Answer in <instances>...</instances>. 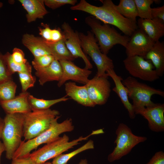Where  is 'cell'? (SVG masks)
Returning a JSON list of instances; mask_svg holds the SVG:
<instances>
[{
	"mask_svg": "<svg viewBox=\"0 0 164 164\" xmlns=\"http://www.w3.org/2000/svg\"><path fill=\"white\" fill-rule=\"evenodd\" d=\"M102 5L97 6L91 5L85 0L70 7L73 10L89 13L104 23L114 26L125 35L130 37L138 28L137 24L125 18L118 11L116 5L111 0H100Z\"/></svg>",
	"mask_w": 164,
	"mask_h": 164,
	"instance_id": "obj_1",
	"label": "cell"
},
{
	"mask_svg": "<svg viewBox=\"0 0 164 164\" xmlns=\"http://www.w3.org/2000/svg\"><path fill=\"white\" fill-rule=\"evenodd\" d=\"M60 117L57 116L50 127L38 136L26 142L23 141L15 153L12 159L29 156L32 150L36 149L41 145L50 142L59 138L61 134L73 131L74 126L72 119H67L59 123L57 120Z\"/></svg>",
	"mask_w": 164,
	"mask_h": 164,
	"instance_id": "obj_2",
	"label": "cell"
},
{
	"mask_svg": "<svg viewBox=\"0 0 164 164\" xmlns=\"http://www.w3.org/2000/svg\"><path fill=\"white\" fill-rule=\"evenodd\" d=\"M85 22L91 28L103 54L107 55L110 50L116 44L121 45L125 48L126 47L129 36L121 35L109 24H101L99 20L92 16L86 17Z\"/></svg>",
	"mask_w": 164,
	"mask_h": 164,
	"instance_id": "obj_3",
	"label": "cell"
},
{
	"mask_svg": "<svg viewBox=\"0 0 164 164\" xmlns=\"http://www.w3.org/2000/svg\"><path fill=\"white\" fill-rule=\"evenodd\" d=\"M4 120L1 138L5 147L6 157L11 159L23 141L22 140L23 136V114H7Z\"/></svg>",
	"mask_w": 164,
	"mask_h": 164,
	"instance_id": "obj_4",
	"label": "cell"
},
{
	"mask_svg": "<svg viewBox=\"0 0 164 164\" xmlns=\"http://www.w3.org/2000/svg\"><path fill=\"white\" fill-rule=\"evenodd\" d=\"M22 114L23 137L27 141L48 129L60 113L57 110L49 108L32 111Z\"/></svg>",
	"mask_w": 164,
	"mask_h": 164,
	"instance_id": "obj_5",
	"label": "cell"
},
{
	"mask_svg": "<svg viewBox=\"0 0 164 164\" xmlns=\"http://www.w3.org/2000/svg\"><path fill=\"white\" fill-rule=\"evenodd\" d=\"M97 134V130L93 131L90 134L86 137L81 136L71 141H69V136L66 134H64L63 136L60 137L38 150L30 153L29 156L36 164H43L47 160L53 159L73 148L79 144L80 141L86 140L91 136Z\"/></svg>",
	"mask_w": 164,
	"mask_h": 164,
	"instance_id": "obj_6",
	"label": "cell"
},
{
	"mask_svg": "<svg viewBox=\"0 0 164 164\" xmlns=\"http://www.w3.org/2000/svg\"><path fill=\"white\" fill-rule=\"evenodd\" d=\"M128 91V96L132 101L135 111L144 108L152 106L156 104L151 100L152 96L157 94L163 97V91L140 82L135 78L128 76L122 81Z\"/></svg>",
	"mask_w": 164,
	"mask_h": 164,
	"instance_id": "obj_7",
	"label": "cell"
},
{
	"mask_svg": "<svg viewBox=\"0 0 164 164\" xmlns=\"http://www.w3.org/2000/svg\"><path fill=\"white\" fill-rule=\"evenodd\" d=\"M83 51L88 55L95 63L97 69L96 75L108 76L106 72L108 69H114L112 60L101 52L96 38L92 32L88 31L87 34L79 32Z\"/></svg>",
	"mask_w": 164,
	"mask_h": 164,
	"instance_id": "obj_8",
	"label": "cell"
},
{
	"mask_svg": "<svg viewBox=\"0 0 164 164\" xmlns=\"http://www.w3.org/2000/svg\"><path fill=\"white\" fill-rule=\"evenodd\" d=\"M116 139L114 143L116 146L108 156L109 162L118 160L127 155L132 149L140 143L144 142L147 138L135 135L126 124L120 123L116 131Z\"/></svg>",
	"mask_w": 164,
	"mask_h": 164,
	"instance_id": "obj_9",
	"label": "cell"
},
{
	"mask_svg": "<svg viewBox=\"0 0 164 164\" xmlns=\"http://www.w3.org/2000/svg\"><path fill=\"white\" fill-rule=\"evenodd\" d=\"M123 62L126 70L134 78L151 82L159 78L152 62L142 57L127 56Z\"/></svg>",
	"mask_w": 164,
	"mask_h": 164,
	"instance_id": "obj_10",
	"label": "cell"
},
{
	"mask_svg": "<svg viewBox=\"0 0 164 164\" xmlns=\"http://www.w3.org/2000/svg\"><path fill=\"white\" fill-rule=\"evenodd\" d=\"M86 86L89 97L95 106L102 105L107 102L111 91L108 76L95 75L89 79Z\"/></svg>",
	"mask_w": 164,
	"mask_h": 164,
	"instance_id": "obj_11",
	"label": "cell"
},
{
	"mask_svg": "<svg viewBox=\"0 0 164 164\" xmlns=\"http://www.w3.org/2000/svg\"><path fill=\"white\" fill-rule=\"evenodd\" d=\"M61 27L65 45L71 54L75 59L78 57L82 59L85 64V68L89 70L92 68V64L82 49L79 32L77 31H74L66 22Z\"/></svg>",
	"mask_w": 164,
	"mask_h": 164,
	"instance_id": "obj_12",
	"label": "cell"
},
{
	"mask_svg": "<svg viewBox=\"0 0 164 164\" xmlns=\"http://www.w3.org/2000/svg\"><path fill=\"white\" fill-rule=\"evenodd\" d=\"M155 43L142 30L138 28L129 37L125 47L127 56L136 55L144 58Z\"/></svg>",
	"mask_w": 164,
	"mask_h": 164,
	"instance_id": "obj_13",
	"label": "cell"
},
{
	"mask_svg": "<svg viewBox=\"0 0 164 164\" xmlns=\"http://www.w3.org/2000/svg\"><path fill=\"white\" fill-rule=\"evenodd\" d=\"M59 61L62 67V74L57 84L58 87H61L69 80L85 85L87 83L88 77L92 72L91 71L85 68H80L72 61L63 60Z\"/></svg>",
	"mask_w": 164,
	"mask_h": 164,
	"instance_id": "obj_14",
	"label": "cell"
},
{
	"mask_svg": "<svg viewBox=\"0 0 164 164\" xmlns=\"http://www.w3.org/2000/svg\"><path fill=\"white\" fill-rule=\"evenodd\" d=\"M164 104H156L153 106L144 108L135 111L146 119L148 126L152 131H164Z\"/></svg>",
	"mask_w": 164,
	"mask_h": 164,
	"instance_id": "obj_15",
	"label": "cell"
},
{
	"mask_svg": "<svg viewBox=\"0 0 164 164\" xmlns=\"http://www.w3.org/2000/svg\"><path fill=\"white\" fill-rule=\"evenodd\" d=\"M30 94L27 91L22 92L12 100L0 101V104L6 114L27 113L32 111L28 100Z\"/></svg>",
	"mask_w": 164,
	"mask_h": 164,
	"instance_id": "obj_16",
	"label": "cell"
},
{
	"mask_svg": "<svg viewBox=\"0 0 164 164\" xmlns=\"http://www.w3.org/2000/svg\"><path fill=\"white\" fill-rule=\"evenodd\" d=\"M106 73L107 76L110 77L113 80L115 86L112 90L118 96L128 111L129 117L132 119L135 118L136 114L132 105L129 101L128 90L122 83L123 78L116 73L114 69L108 70Z\"/></svg>",
	"mask_w": 164,
	"mask_h": 164,
	"instance_id": "obj_17",
	"label": "cell"
},
{
	"mask_svg": "<svg viewBox=\"0 0 164 164\" xmlns=\"http://www.w3.org/2000/svg\"><path fill=\"white\" fill-rule=\"evenodd\" d=\"M137 24L138 28L155 43L164 35V23L160 21L152 19L139 18Z\"/></svg>",
	"mask_w": 164,
	"mask_h": 164,
	"instance_id": "obj_18",
	"label": "cell"
},
{
	"mask_svg": "<svg viewBox=\"0 0 164 164\" xmlns=\"http://www.w3.org/2000/svg\"><path fill=\"white\" fill-rule=\"evenodd\" d=\"M22 42L34 57L45 55H51L49 47L41 37L26 33L22 36Z\"/></svg>",
	"mask_w": 164,
	"mask_h": 164,
	"instance_id": "obj_19",
	"label": "cell"
},
{
	"mask_svg": "<svg viewBox=\"0 0 164 164\" xmlns=\"http://www.w3.org/2000/svg\"><path fill=\"white\" fill-rule=\"evenodd\" d=\"M27 12L26 18L28 23L43 19L49 12L46 9L44 0H19Z\"/></svg>",
	"mask_w": 164,
	"mask_h": 164,
	"instance_id": "obj_20",
	"label": "cell"
},
{
	"mask_svg": "<svg viewBox=\"0 0 164 164\" xmlns=\"http://www.w3.org/2000/svg\"><path fill=\"white\" fill-rule=\"evenodd\" d=\"M66 95L69 96L79 104L87 107H94L95 105L90 100L85 85L82 86L77 85L72 82L65 84Z\"/></svg>",
	"mask_w": 164,
	"mask_h": 164,
	"instance_id": "obj_21",
	"label": "cell"
},
{
	"mask_svg": "<svg viewBox=\"0 0 164 164\" xmlns=\"http://www.w3.org/2000/svg\"><path fill=\"white\" fill-rule=\"evenodd\" d=\"M145 59L150 61L159 77L164 73V43L158 41L147 53Z\"/></svg>",
	"mask_w": 164,
	"mask_h": 164,
	"instance_id": "obj_22",
	"label": "cell"
},
{
	"mask_svg": "<svg viewBox=\"0 0 164 164\" xmlns=\"http://www.w3.org/2000/svg\"><path fill=\"white\" fill-rule=\"evenodd\" d=\"M36 75L39 78L40 85H43L47 82L59 80L62 69L59 61L54 60L48 66L36 70Z\"/></svg>",
	"mask_w": 164,
	"mask_h": 164,
	"instance_id": "obj_23",
	"label": "cell"
},
{
	"mask_svg": "<svg viewBox=\"0 0 164 164\" xmlns=\"http://www.w3.org/2000/svg\"><path fill=\"white\" fill-rule=\"evenodd\" d=\"M44 41L50 49L51 55L55 60L59 61L63 60L72 61L75 60V58L71 54L65 45L64 38L56 42Z\"/></svg>",
	"mask_w": 164,
	"mask_h": 164,
	"instance_id": "obj_24",
	"label": "cell"
},
{
	"mask_svg": "<svg viewBox=\"0 0 164 164\" xmlns=\"http://www.w3.org/2000/svg\"><path fill=\"white\" fill-rule=\"evenodd\" d=\"M116 8L124 17L137 23L138 14L134 0H120Z\"/></svg>",
	"mask_w": 164,
	"mask_h": 164,
	"instance_id": "obj_25",
	"label": "cell"
},
{
	"mask_svg": "<svg viewBox=\"0 0 164 164\" xmlns=\"http://www.w3.org/2000/svg\"><path fill=\"white\" fill-rule=\"evenodd\" d=\"M67 95L61 98L50 100L40 99L34 97L30 94L28 97V101L32 110H43L49 109L53 105L62 101H65L69 99Z\"/></svg>",
	"mask_w": 164,
	"mask_h": 164,
	"instance_id": "obj_26",
	"label": "cell"
},
{
	"mask_svg": "<svg viewBox=\"0 0 164 164\" xmlns=\"http://www.w3.org/2000/svg\"><path fill=\"white\" fill-rule=\"evenodd\" d=\"M94 148V142L90 140L85 144L75 150L67 154H60L53 158L52 164H67L68 161L77 154L85 150Z\"/></svg>",
	"mask_w": 164,
	"mask_h": 164,
	"instance_id": "obj_27",
	"label": "cell"
},
{
	"mask_svg": "<svg viewBox=\"0 0 164 164\" xmlns=\"http://www.w3.org/2000/svg\"><path fill=\"white\" fill-rule=\"evenodd\" d=\"M4 56L8 71L11 75L15 72L31 73L32 66L28 61L23 64L15 63L13 60L11 54L8 52L4 54Z\"/></svg>",
	"mask_w": 164,
	"mask_h": 164,
	"instance_id": "obj_28",
	"label": "cell"
},
{
	"mask_svg": "<svg viewBox=\"0 0 164 164\" xmlns=\"http://www.w3.org/2000/svg\"><path fill=\"white\" fill-rule=\"evenodd\" d=\"M17 87L12 80L0 84V101H8L14 98Z\"/></svg>",
	"mask_w": 164,
	"mask_h": 164,
	"instance_id": "obj_29",
	"label": "cell"
},
{
	"mask_svg": "<svg viewBox=\"0 0 164 164\" xmlns=\"http://www.w3.org/2000/svg\"><path fill=\"white\" fill-rule=\"evenodd\" d=\"M138 17L141 19H152L151 6L154 0H134Z\"/></svg>",
	"mask_w": 164,
	"mask_h": 164,
	"instance_id": "obj_30",
	"label": "cell"
},
{
	"mask_svg": "<svg viewBox=\"0 0 164 164\" xmlns=\"http://www.w3.org/2000/svg\"><path fill=\"white\" fill-rule=\"evenodd\" d=\"M18 73L22 92L26 91L28 89L34 86L36 78L35 76H32L31 73Z\"/></svg>",
	"mask_w": 164,
	"mask_h": 164,
	"instance_id": "obj_31",
	"label": "cell"
},
{
	"mask_svg": "<svg viewBox=\"0 0 164 164\" xmlns=\"http://www.w3.org/2000/svg\"><path fill=\"white\" fill-rule=\"evenodd\" d=\"M55 60L51 55H45L34 57L32 63L36 70L49 65Z\"/></svg>",
	"mask_w": 164,
	"mask_h": 164,
	"instance_id": "obj_32",
	"label": "cell"
},
{
	"mask_svg": "<svg viewBox=\"0 0 164 164\" xmlns=\"http://www.w3.org/2000/svg\"><path fill=\"white\" fill-rule=\"evenodd\" d=\"M12 80V75L8 71L4 55L0 52V84Z\"/></svg>",
	"mask_w": 164,
	"mask_h": 164,
	"instance_id": "obj_33",
	"label": "cell"
},
{
	"mask_svg": "<svg viewBox=\"0 0 164 164\" xmlns=\"http://www.w3.org/2000/svg\"><path fill=\"white\" fill-rule=\"evenodd\" d=\"M45 5L54 9L67 4L72 6L75 5L77 2V0H44Z\"/></svg>",
	"mask_w": 164,
	"mask_h": 164,
	"instance_id": "obj_34",
	"label": "cell"
},
{
	"mask_svg": "<svg viewBox=\"0 0 164 164\" xmlns=\"http://www.w3.org/2000/svg\"><path fill=\"white\" fill-rule=\"evenodd\" d=\"M11 56L13 61L18 64H25L27 62L23 52L19 48L15 47L13 49Z\"/></svg>",
	"mask_w": 164,
	"mask_h": 164,
	"instance_id": "obj_35",
	"label": "cell"
},
{
	"mask_svg": "<svg viewBox=\"0 0 164 164\" xmlns=\"http://www.w3.org/2000/svg\"><path fill=\"white\" fill-rule=\"evenodd\" d=\"M151 15L152 19L164 23V5L152 8Z\"/></svg>",
	"mask_w": 164,
	"mask_h": 164,
	"instance_id": "obj_36",
	"label": "cell"
},
{
	"mask_svg": "<svg viewBox=\"0 0 164 164\" xmlns=\"http://www.w3.org/2000/svg\"><path fill=\"white\" fill-rule=\"evenodd\" d=\"M42 28H39V34L44 40L51 41L52 29L47 24L42 23Z\"/></svg>",
	"mask_w": 164,
	"mask_h": 164,
	"instance_id": "obj_37",
	"label": "cell"
},
{
	"mask_svg": "<svg viewBox=\"0 0 164 164\" xmlns=\"http://www.w3.org/2000/svg\"><path fill=\"white\" fill-rule=\"evenodd\" d=\"M146 164H164V153L162 151L156 152Z\"/></svg>",
	"mask_w": 164,
	"mask_h": 164,
	"instance_id": "obj_38",
	"label": "cell"
},
{
	"mask_svg": "<svg viewBox=\"0 0 164 164\" xmlns=\"http://www.w3.org/2000/svg\"><path fill=\"white\" fill-rule=\"evenodd\" d=\"M64 38L63 32L59 28L52 29L51 41L56 42L63 39Z\"/></svg>",
	"mask_w": 164,
	"mask_h": 164,
	"instance_id": "obj_39",
	"label": "cell"
},
{
	"mask_svg": "<svg viewBox=\"0 0 164 164\" xmlns=\"http://www.w3.org/2000/svg\"><path fill=\"white\" fill-rule=\"evenodd\" d=\"M11 164H36L29 156L27 157L12 159Z\"/></svg>",
	"mask_w": 164,
	"mask_h": 164,
	"instance_id": "obj_40",
	"label": "cell"
},
{
	"mask_svg": "<svg viewBox=\"0 0 164 164\" xmlns=\"http://www.w3.org/2000/svg\"><path fill=\"white\" fill-rule=\"evenodd\" d=\"M5 151V147L3 143L0 141V163L1 162V157L2 153Z\"/></svg>",
	"mask_w": 164,
	"mask_h": 164,
	"instance_id": "obj_41",
	"label": "cell"
},
{
	"mask_svg": "<svg viewBox=\"0 0 164 164\" xmlns=\"http://www.w3.org/2000/svg\"><path fill=\"white\" fill-rule=\"evenodd\" d=\"M4 125V119L0 117V139L1 138L2 133Z\"/></svg>",
	"mask_w": 164,
	"mask_h": 164,
	"instance_id": "obj_42",
	"label": "cell"
},
{
	"mask_svg": "<svg viewBox=\"0 0 164 164\" xmlns=\"http://www.w3.org/2000/svg\"><path fill=\"white\" fill-rule=\"evenodd\" d=\"M78 164H88L87 160L86 159H81Z\"/></svg>",
	"mask_w": 164,
	"mask_h": 164,
	"instance_id": "obj_43",
	"label": "cell"
},
{
	"mask_svg": "<svg viewBox=\"0 0 164 164\" xmlns=\"http://www.w3.org/2000/svg\"><path fill=\"white\" fill-rule=\"evenodd\" d=\"M161 1L160 0H154V2H155V3L158 4L160 3Z\"/></svg>",
	"mask_w": 164,
	"mask_h": 164,
	"instance_id": "obj_44",
	"label": "cell"
},
{
	"mask_svg": "<svg viewBox=\"0 0 164 164\" xmlns=\"http://www.w3.org/2000/svg\"><path fill=\"white\" fill-rule=\"evenodd\" d=\"M3 5V3L2 2H0V8H2Z\"/></svg>",
	"mask_w": 164,
	"mask_h": 164,
	"instance_id": "obj_45",
	"label": "cell"
},
{
	"mask_svg": "<svg viewBox=\"0 0 164 164\" xmlns=\"http://www.w3.org/2000/svg\"><path fill=\"white\" fill-rule=\"evenodd\" d=\"M43 164H52V163L50 162H46Z\"/></svg>",
	"mask_w": 164,
	"mask_h": 164,
	"instance_id": "obj_46",
	"label": "cell"
},
{
	"mask_svg": "<svg viewBox=\"0 0 164 164\" xmlns=\"http://www.w3.org/2000/svg\"></svg>",
	"mask_w": 164,
	"mask_h": 164,
	"instance_id": "obj_47",
	"label": "cell"
},
{
	"mask_svg": "<svg viewBox=\"0 0 164 164\" xmlns=\"http://www.w3.org/2000/svg\"></svg>",
	"mask_w": 164,
	"mask_h": 164,
	"instance_id": "obj_48",
	"label": "cell"
}]
</instances>
